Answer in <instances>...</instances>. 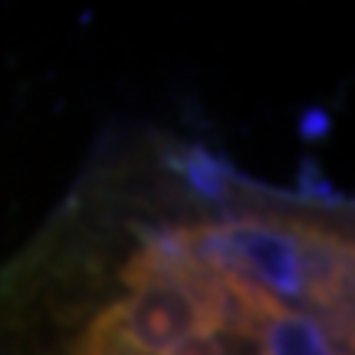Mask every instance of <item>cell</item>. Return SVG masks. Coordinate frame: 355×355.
<instances>
[{"instance_id":"cell-3","label":"cell","mask_w":355,"mask_h":355,"mask_svg":"<svg viewBox=\"0 0 355 355\" xmlns=\"http://www.w3.org/2000/svg\"><path fill=\"white\" fill-rule=\"evenodd\" d=\"M181 171L188 178V184L204 198H224L230 184V168L224 162H217L211 152L204 148H191L181 162Z\"/></svg>"},{"instance_id":"cell-4","label":"cell","mask_w":355,"mask_h":355,"mask_svg":"<svg viewBox=\"0 0 355 355\" xmlns=\"http://www.w3.org/2000/svg\"><path fill=\"white\" fill-rule=\"evenodd\" d=\"M165 355H227V349H224L217 332H194L178 345H171Z\"/></svg>"},{"instance_id":"cell-2","label":"cell","mask_w":355,"mask_h":355,"mask_svg":"<svg viewBox=\"0 0 355 355\" xmlns=\"http://www.w3.org/2000/svg\"><path fill=\"white\" fill-rule=\"evenodd\" d=\"M73 355H141L135 349V343L128 339L122 303L105 306L99 316L89 322L83 336H79Z\"/></svg>"},{"instance_id":"cell-1","label":"cell","mask_w":355,"mask_h":355,"mask_svg":"<svg viewBox=\"0 0 355 355\" xmlns=\"http://www.w3.org/2000/svg\"><path fill=\"white\" fill-rule=\"evenodd\" d=\"M263 355H343L329 339L326 326L306 313L283 309L266 322Z\"/></svg>"}]
</instances>
